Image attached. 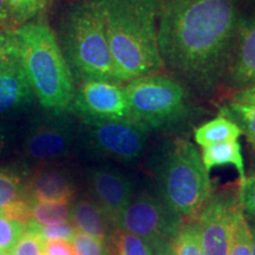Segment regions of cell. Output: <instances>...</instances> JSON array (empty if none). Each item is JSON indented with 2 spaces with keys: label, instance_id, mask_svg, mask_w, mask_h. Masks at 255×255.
Instances as JSON below:
<instances>
[{
  "label": "cell",
  "instance_id": "obj_1",
  "mask_svg": "<svg viewBox=\"0 0 255 255\" xmlns=\"http://www.w3.org/2000/svg\"><path fill=\"white\" fill-rule=\"evenodd\" d=\"M240 19L238 0H161L158 50L164 70L199 95L215 94Z\"/></svg>",
  "mask_w": 255,
  "mask_h": 255
},
{
  "label": "cell",
  "instance_id": "obj_2",
  "mask_svg": "<svg viewBox=\"0 0 255 255\" xmlns=\"http://www.w3.org/2000/svg\"><path fill=\"white\" fill-rule=\"evenodd\" d=\"M103 18L108 44L121 84L162 72L158 50L161 0H89Z\"/></svg>",
  "mask_w": 255,
  "mask_h": 255
},
{
  "label": "cell",
  "instance_id": "obj_3",
  "mask_svg": "<svg viewBox=\"0 0 255 255\" xmlns=\"http://www.w3.org/2000/svg\"><path fill=\"white\" fill-rule=\"evenodd\" d=\"M148 169L155 178L156 193L183 221L196 218L213 195L201 152L186 138L162 139L149 156Z\"/></svg>",
  "mask_w": 255,
  "mask_h": 255
},
{
  "label": "cell",
  "instance_id": "obj_4",
  "mask_svg": "<svg viewBox=\"0 0 255 255\" xmlns=\"http://www.w3.org/2000/svg\"><path fill=\"white\" fill-rule=\"evenodd\" d=\"M13 32L36 100L47 113H68L76 83L55 30L40 17L13 27Z\"/></svg>",
  "mask_w": 255,
  "mask_h": 255
},
{
  "label": "cell",
  "instance_id": "obj_5",
  "mask_svg": "<svg viewBox=\"0 0 255 255\" xmlns=\"http://www.w3.org/2000/svg\"><path fill=\"white\" fill-rule=\"evenodd\" d=\"M57 38L76 85L87 81L120 83L103 18L89 0H76L66 7Z\"/></svg>",
  "mask_w": 255,
  "mask_h": 255
},
{
  "label": "cell",
  "instance_id": "obj_6",
  "mask_svg": "<svg viewBox=\"0 0 255 255\" xmlns=\"http://www.w3.org/2000/svg\"><path fill=\"white\" fill-rule=\"evenodd\" d=\"M132 119L151 131L175 132L195 114L189 89L173 76L156 72L124 84Z\"/></svg>",
  "mask_w": 255,
  "mask_h": 255
},
{
  "label": "cell",
  "instance_id": "obj_7",
  "mask_svg": "<svg viewBox=\"0 0 255 255\" xmlns=\"http://www.w3.org/2000/svg\"><path fill=\"white\" fill-rule=\"evenodd\" d=\"M77 143L96 158L128 164L144 154L151 130L136 120H79Z\"/></svg>",
  "mask_w": 255,
  "mask_h": 255
},
{
  "label": "cell",
  "instance_id": "obj_8",
  "mask_svg": "<svg viewBox=\"0 0 255 255\" xmlns=\"http://www.w3.org/2000/svg\"><path fill=\"white\" fill-rule=\"evenodd\" d=\"M182 223L156 190L143 189L135 194L115 222V228L143 239L155 251L161 245L175 242Z\"/></svg>",
  "mask_w": 255,
  "mask_h": 255
},
{
  "label": "cell",
  "instance_id": "obj_9",
  "mask_svg": "<svg viewBox=\"0 0 255 255\" xmlns=\"http://www.w3.org/2000/svg\"><path fill=\"white\" fill-rule=\"evenodd\" d=\"M77 130L69 113H47L33 121L25 136L23 151L30 161L55 164L71 154L77 143Z\"/></svg>",
  "mask_w": 255,
  "mask_h": 255
},
{
  "label": "cell",
  "instance_id": "obj_10",
  "mask_svg": "<svg viewBox=\"0 0 255 255\" xmlns=\"http://www.w3.org/2000/svg\"><path fill=\"white\" fill-rule=\"evenodd\" d=\"M68 113L78 120H133L124 85L109 81H87L76 85Z\"/></svg>",
  "mask_w": 255,
  "mask_h": 255
},
{
  "label": "cell",
  "instance_id": "obj_11",
  "mask_svg": "<svg viewBox=\"0 0 255 255\" xmlns=\"http://www.w3.org/2000/svg\"><path fill=\"white\" fill-rule=\"evenodd\" d=\"M238 195L213 194L196 216L203 255H228L238 210Z\"/></svg>",
  "mask_w": 255,
  "mask_h": 255
},
{
  "label": "cell",
  "instance_id": "obj_12",
  "mask_svg": "<svg viewBox=\"0 0 255 255\" xmlns=\"http://www.w3.org/2000/svg\"><path fill=\"white\" fill-rule=\"evenodd\" d=\"M91 199L101 207L114 223L131 202L136 184L121 169L110 164L95 165L87 171Z\"/></svg>",
  "mask_w": 255,
  "mask_h": 255
},
{
  "label": "cell",
  "instance_id": "obj_13",
  "mask_svg": "<svg viewBox=\"0 0 255 255\" xmlns=\"http://www.w3.org/2000/svg\"><path fill=\"white\" fill-rule=\"evenodd\" d=\"M255 84V15L240 19L223 84L233 91Z\"/></svg>",
  "mask_w": 255,
  "mask_h": 255
},
{
  "label": "cell",
  "instance_id": "obj_14",
  "mask_svg": "<svg viewBox=\"0 0 255 255\" xmlns=\"http://www.w3.org/2000/svg\"><path fill=\"white\" fill-rule=\"evenodd\" d=\"M75 183L69 171L59 165L43 164L25 181V199L41 202H71Z\"/></svg>",
  "mask_w": 255,
  "mask_h": 255
},
{
  "label": "cell",
  "instance_id": "obj_15",
  "mask_svg": "<svg viewBox=\"0 0 255 255\" xmlns=\"http://www.w3.org/2000/svg\"><path fill=\"white\" fill-rule=\"evenodd\" d=\"M34 98L20 59L0 73V116L26 109Z\"/></svg>",
  "mask_w": 255,
  "mask_h": 255
},
{
  "label": "cell",
  "instance_id": "obj_16",
  "mask_svg": "<svg viewBox=\"0 0 255 255\" xmlns=\"http://www.w3.org/2000/svg\"><path fill=\"white\" fill-rule=\"evenodd\" d=\"M70 221L77 232L107 242L113 234L114 223L91 197H81L71 205Z\"/></svg>",
  "mask_w": 255,
  "mask_h": 255
},
{
  "label": "cell",
  "instance_id": "obj_17",
  "mask_svg": "<svg viewBox=\"0 0 255 255\" xmlns=\"http://www.w3.org/2000/svg\"><path fill=\"white\" fill-rule=\"evenodd\" d=\"M202 162L208 171L216 167L233 165L238 170L240 181L246 176L244 156L239 141H227L202 148Z\"/></svg>",
  "mask_w": 255,
  "mask_h": 255
},
{
  "label": "cell",
  "instance_id": "obj_18",
  "mask_svg": "<svg viewBox=\"0 0 255 255\" xmlns=\"http://www.w3.org/2000/svg\"><path fill=\"white\" fill-rule=\"evenodd\" d=\"M241 135L240 128L222 115L201 124L194 130V139L202 148L222 142L237 141Z\"/></svg>",
  "mask_w": 255,
  "mask_h": 255
},
{
  "label": "cell",
  "instance_id": "obj_19",
  "mask_svg": "<svg viewBox=\"0 0 255 255\" xmlns=\"http://www.w3.org/2000/svg\"><path fill=\"white\" fill-rule=\"evenodd\" d=\"M31 221L39 226H52L70 221L71 202H41V201H28Z\"/></svg>",
  "mask_w": 255,
  "mask_h": 255
},
{
  "label": "cell",
  "instance_id": "obj_20",
  "mask_svg": "<svg viewBox=\"0 0 255 255\" xmlns=\"http://www.w3.org/2000/svg\"><path fill=\"white\" fill-rule=\"evenodd\" d=\"M219 113L237 124L242 135L255 146V105L229 101L219 108Z\"/></svg>",
  "mask_w": 255,
  "mask_h": 255
},
{
  "label": "cell",
  "instance_id": "obj_21",
  "mask_svg": "<svg viewBox=\"0 0 255 255\" xmlns=\"http://www.w3.org/2000/svg\"><path fill=\"white\" fill-rule=\"evenodd\" d=\"M26 176L14 168H0V210L24 199Z\"/></svg>",
  "mask_w": 255,
  "mask_h": 255
},
{
  "label": "cell",
  "instance_id": "obj_22",
  "mask_svg": "<svg viewBox=\"0 0 255 255\" xmlns=\"http://www.w3.org/2000/svg\"><path fill=\"white\" fill-rule=\"evenodd\" d=\"M109 241L111 255H155L148 242L121 229H115Z\"/></svg>",
  "mask_w": 255,
  "mask_h": 255
},
{
  "label": "cell",
  "instance_id": "obj_23",
  "mask_svg": "<svg viewBox=\"0 0 255 255\" xmlns=\"http://www.w3.org/2000/svg\"><path fill=\"white\" fill-rule=\"evenodd\" d=\"M50 2L51 0H5L13 27L40 18Z\"/></svg>",
  "mask_w": 255,
  "mask_h": 255
},
{
  "label": "cell",
  "instance_id": "obj_24",
  "mask_svg": "<svg viewBox=\"0 0 255 255\" xmlns=\"http://www.w3.org/2000/svg\"><path fill=\"white\" fill-rule=\"evenodd\" d=\"M228 255H252V234L247 215L240 207L234 220Z\"/></svg>",
  "mask_w": 255,
  "mask_h": 255
},
{
  "label": "cell",
  "instance_id": "obj_25",
  "mask_svg": "<svg viewBox=\"0 0 255 255\" xmlns=\"http://www.w3.org/2000/svg\"><path fill=\"white\" fill-rule=\"evenodd\" d=\"M177 255H203L196 220H186L175 240Z\"/></svg>",
  "mask_w": 255,
  "mask_h": 255
},
{
  "label": "cell",
  "instance_id": "obj_26",
  "mask_svg": "<svg viewBox=\"0 0 255 255\" xmlns=\"http://www.w3.org/2000/svg\"><path fill=\"white\" fill-rule=\"evenodd\" d=\"M27 228L32 229L37 233L44 241L51 240H65L71 241L72 238L77 233L75 226L72 225L71 221H66L58 223V225L52 226H39L37 223L30 221L26 226Z\"/></svg>",
  "mask_w": 255,
  "mask_h": 255
},
{
  "label": "cell",
  "instance_id": "obj_27",
  "mask_svg": "<svg viewBox=\"0 0 255 255\" xmlns=\"http://www.w3.org/2000/svg\"><path fill=\"white\" fill-rule=\"evenodd\" d=\"M26 231V225L8 218L0 210V250L9 251Z\"/></svg>",
  "mask_w": 255,
  "mask_h": 255
},
{
  "label": "cell",
  "instance_id": "obj_28",
  "mask_svg": "<svg viewBox=\"0 0 255 255\" xmlns=\"http://www.w3.org/2000/svg\"><path fill=\"white\" fill-rule=\"evenodd\" d=\"M19 59V47L13 28L4 30L0 33V73Z\"/></svg>",
  "mask_w": 255,
  "mask_h": 255
},
{
  "label": "cell",
  "instance_id": "obj_29",
  "mask_svg": "<svg viewBox=\"0 0 255 255\" xmlns=\"http://www.w3.org/2000/svg\"><path fill=\"white\" fill-rule=\"evenodd\" d=\"M71 244L76 255H111L105 242L84 233H76Z\"/></svg>",
  "mask_w": 255,
  "mask_h": 255
},
{
  "label": "cell",
  "instance_id": "obj_30",
  "mask_svg": "<svg viewBox=\"0 0 255 255\" xmlns=\"http://www.w3.org/2000/svg\"><path fill=\"white\" fill-rule=\"evenodd\" d=\"M9 255H44V240L26 227V231L9 250Z\"/></svg>",
  "mask_w": 255,
  "mask_h": 255
},
{
  "label": "cell",
  "instance_id": "obj_31",
  "mask_svg": "<svg viewBox=\"0 0 255 255\" xmlns=\"http://www.w3.org/2000/svg\"><path fill=\"white\" fill-rule=\"evenodd\" d=\"M237 195L239 205L245 214L255 218V168L239 182Z\"/></svg>",
  "mask_w": 255,
  "mask_h": 255
},
{
  "label": "cell",
  "instance_id": "obj_32",
  "mask_svg": "<svg viewBox=\"0 0 255 255\" xmlns=\"http://www.w3.org/2000/svg\"><path fill=\"white\" fill-rule=\"evenodd\" d=\"M44 255H76L71 241H44Z\"/></svg>",
  "mask_w": 255,
  "mask_h": 255
},
{
  "label": "cell",
  "instance_id": "obj_33",
  "mask_svg": "<svg viewBox=\"0 0 255 255\" xmlns=\"http://www.w3.org/2000/svg\"><path fill=\"white\" fill-rule=\"evenodd\" d=\"M231 101L237 102V103L255 105V84L235 91L234 95L232 96Z\"/></svg>",
  "mask_w": 255,
  "mask_h": 255
},
{
  "label": "cell",
  "instance_id": "obj_34",
  "mask_svg": "<svg viewBox=\"0 0 255 255\" xmlns=\"http://www.w3.org/2000/svg\"><path fill=\"white\" fill-rule=\"evenodd\" d=\"M0 28L1 30H7V28H13L11 17H9L8 9L6 7L5 0H0Z\"/></svg>",
  "mask_w": 255,
  "mask_h": 255
},
{
  "label": "cell",
  "instance_id": "obj_35",
  "mask_svg": "<svg viewBox=\"0 0 255 255\" xmlns=\"http://www.w3.org/2000/svg\"><path fill=\"white\" fill-rule=\"evenodd\" d=\"M155 255H177L175 242H168V244L161 245L155 250Z\"/></svg>",
  "mask_w": 255,
  "mask_h": 255
},
{
  "label": "cell",
  "instance_id": "obj_36",
  "mask_svg": "<svg viewBox=\"0 0 255 255\" xmlns=\"http://www.w3.org/2000/svg\"><path fill=\"white\" fill-rule=\"evenodd\" d=\"M8 142V130L4 123L0 122V155L5 150Z\"/></svg>",
  "mask_w": 255,
  "mask_h": 255
},
{
  "label": "cell",
  "instance_id": "obj_37",
  "mask_svg": "<svg viewBox=\"0 0 255 255\" xmlns=\"http://www.w3.org/2000/svg\"><path fill=\"white\" fill-rule=\"evenodd\" d=\"M252 234V255H255V218H251L248 220Z\"/></svg>",
  "mask_w": 255,
  "mask_h": 255
},
{
  "label": "cell",
  "instance_id": "obj_38",
  "mask_svg": "<svg viewBox=\"0 0 255 255\" xmlns=\"http://www.w3.org/2000/svg\"><path fill=\"white\" fill-rule=\"evenodd\" d=\"M0 255H9V251L0 250Z\"/></svg>",
  "mask_w": 255,
  "mask_h": 255
},
{
  "label": "cell",
  "instance_id": "obj_39",
  "mask_svg": "<svg viewBox=\"0 0 255 255\" xmlns=\"http://www.w3.org/2000/svg\"><path fill=\"white\" fill-rule=\"evenodd\" d=\"M2 31H4V30H1V28H0V33H1V32H2Z\"/></svg>",
  "mask_w": 255,
  "mask_h": 255
}]
</instances>
